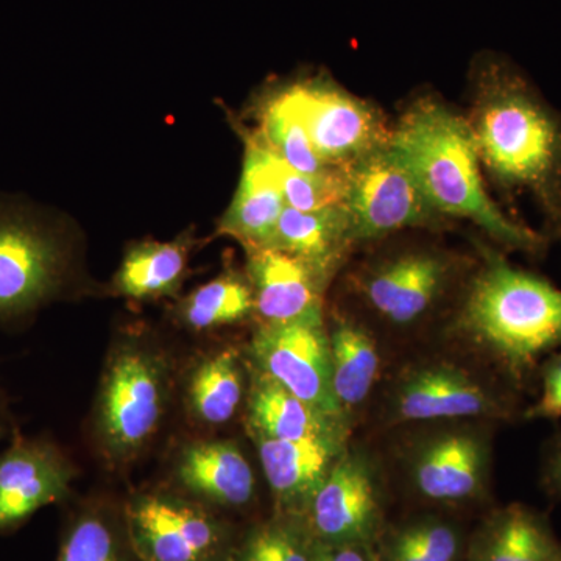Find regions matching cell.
<instances>
[{
	"label": "cell",
	"instance_id": "obj_25",
	"mask_svg": "<svg viewBox=\"0 0 561 561\" xmlns=\"http://www.w3.org/2000/svg\"><path fill=\"white\" fill-rule=\"evenodd\" d=\"M279 161L301 173L343 171L320 160L289 84L268 92L256 106V128L249 130Z\"/></svg>",
	"mask_w": 561,
	"mask_h": 561
},
{
	"label": "cell",
	"instance_id": "obj_24",
	"mask_svg": "<svg viewBox=\"0 0 561 561\" xmlns=\"http://www.w3.org/2000/svg\"><path fill=\"white\" fill-rule=\"evenodd\" d=\"M249 365L241 351L221 348L203 357L186 382V408L203 426L219 427L234 419L249 390Z\"/></svg>",
	"mask_w": 561,
	"mask_h": 561
},
{
	"label": "cell",
	"instance_id": "obj_8",
	"mask_svg": "<svg viewBox=\"0 0 561 561\" xmlns=\"http://www.w3.org/2000/svg\"><path fill=\"white\" fill-rule=\"evenodd\" d=\"M343 205L359 250L400 232L446 234L457 227L427 201L391 142L346 169Z\"/></svg>",
	"mask_w": 561,
	"mask_h": 561
},
{
	"label": "cell",
	"instance_id": "obj_13",
	"mask_svg": "<svg viewBox=\"0 0 561 561\" xmlns=\"http://www.w3.org/2000/svg\"><path fill=\"white\" fill-rule=\"evenodd\" d=\"M245 360L301 400L348 423L332 391L327 316L257 324L247 345Z\"/></svg>",
	"mask_w": 561,
	"mask_h": 561
},
{
	"label": "cell",
	"instance_id": "obj_1",
	"mask_svg": "<svg viewBox=\"0 0 561 561\" xmlns=\"http://www.w3.org/2000/svg\"><path fill=\"white\" fill-rule=\"evenodd\" d=\"M470 242L478 262L432 337L524 397L537 386L541 362L561 350V289L513 264L485 236L471 234Z\"/></svg>",
	"mask_w": 561,
	"mask_h": 561
},
{
	"label": "cell",
	"instance_id": "obj_18",
	"mask_svg": "<svg viewBox=\"0 0 561 561\" xmlns=\"http://www.w3.org/2000/svg\"><path fill=\"white\" fill-rule=\"evenodd\" d=\"M245 157L238 190L219 221L217 232L236 239L243 249H265L278 227L280 214L286 208L275 157L253 138L242 131Z\"/></svg>",
	"mask_w": 561,
	"mask_h": 561
},
{
	"label": "cell",
	"instance_id": "obj_17",
	"mask_svg": "<svg viewBox=\"0 0 561 561\" xmlns=\"http://www.w3.org/2000/svg\"><path fill=\"white\" fill-rule=\"evenodd\" d=\"M249 435L256 446L265 481L275 497L276 513L305 518L321 483L351 442L335 438L275 440Z\"/></svg>",
	"mask_w": 561,
	"mask_h": 561
},
{
	"label": "cell",
	"instance_id": "obj_3",
	"mask_svg": "<svg viewBox=\"0 0 561 561\" xmlns=\"http://www.w3.org/2000/svg\"><path fill=\"white\" fill-rule=\"evenodd\" d=\"M443 236L408 231L362 247L337 278L335 302L381 341L434 335L478 262L472 247L453 249Z\"/></svg>",
	"mask_w": 561,
	"mask_h": 561
},
{
	"label": "cell",
	"instance_id": "obj_33",
	"mask_svg": "<svg viewBox=\"0 0 561 561\" xmlns=\"http://www.w3.org/2000/svg\"><path fill=\"white\" fill-rule=\"evenodd\" d=\"M312 561H379L375 546L327 545L316 541Z\"/></svg>",
	"mask_w": 561,
	"mask_h": 561
},
{
	"label": "cell",
	"instance_id": "obj_10",
	"mask_svg": "<svg viewBox=\"0 0 561 561\" xmlns=\"http://www.w3.org/2000/svg\"><path fill=\"white\" fill-rule=\"evenodd\" d=\"M386 486L381 457L350 442L309 505L306 522L316 541L375 546L386 527Z\"/></svg>",
	"mask_w": 561,
	"mask_h": 561
},
{
	"label": "cell",
	"instance_id": "obj_6",
	"mask_svg": "<svg viewBox=\"0 0 561 561\" xmlns=\"http://www.w3.org/2000/svg\"><path fill=\"white\" fill-rule=\"evenodd\" d=\"M497 424L460 420L398 427L393 467L415 500L437 508L485 504L491 496Z\"/></svg>",
	"mask_w": 561,
	"mask_h": 561
},
{
	"label": "cell",
	"instance_id": "obj_21",
	"mask_svg": "<svg viewBox=\"0 0 561 561\" xmlns=\"http://www.w3.org/2000/svg\"><path fill=\"white\" fill-rule=\"evenodd\" d=\"M465 561H561L548 516L522 502L491 511L468 538Z\"/></svg>",
	"mask_w": 561,
	"mask_h": 561
},
{
	"label": "cell",
	"instance_id": "obj_34",
	"mask_svg": "<svg viewBox=\"0 0 561 561\" xmlns=\"http://www.w3.org/2000/svg\"><path fill=\"white\" fill-rule=\"evenodd\" d=\"M7 411V398L5 394H3V391L0 390V413H3Z\"/></svg>",
	"mask_w": 561,
	"mask_h": 561
},
{
	"label": "cell",
	"instance_id": "obj_27",
	"mask_svg": "<svg viewBox=\"0 0 561 561\" xmlns=\"http://www.w3.org/2000/svg\"><path fill=\"white\" fill-rule=\"evenodd\" d=\"M184 328L195 332L220 330L254 319L253 289L245 272L225 271L192 290L176 308Z\"/></svg>",
	"mask_w": 561,
	"mask_h": 561
},
{
	"label": "cell",
	"instance_id": "obj_26",
	"mask_svg": "<svg viewBox=\"0 0 561 561\" xmlns=\"http://www.w3.org/2000/svg\"><path fill=\"white\" fill-rule=\"evenodd\" d=\"M468 538L456 523L438 515L405 519L379 535V561H465Z\"/></svg>",
	"mask_w": 561,
	"mask_h": 561
},
{
	"label": "cell",
	"instance_id": "obj_23",
	"mask_svg": "<svg viewBox=\"0 0 561 561\" xmlns=\"http://www.w3.org/2000/svg\"><path fill=\"white\" fill-rule=\"evenodd\" d=\"M192 249L194 241L190 234H181L171 242L133 243L114 275L113 289L135 301L175 297L190 271Z\"/></svg>",
	"mask_w": 561,
	"mask_h": 561
},
{
	"label": "cell",
	"instance_id": "obj_12",
	"mask_svg": "<svg viewBox=\"0 0 561 561\" xmlns=\"http://www.w3.org/2000/svg\"><path fill=\"white\" fill-rule=\"evenodd\" d=\"M128 545L139 561H224V524L197 502L162 491L130 497L124 511Z\"/></svg>",
	"mask_w": 561,
	"mask_h": 561
},
{
	"label": "cell",
	"instance_id": "obj_9",
	"mask_svg": "<svg viewBox=\"0 0 561 561\" xmlns=\"http://www.w3.org/2000/svg\"><path fill=\"white\" fill-rule=\"evenodd\" d=\"M69 275L61 232L32 209L0 203V321L22 319L57 300Z\"/></svg>",
	"mask_w": 561,
	"mask_h": 561
},
{
	"label": "cell",
	"instance_id": "obj_16",
	"mask_svg": "<svg viewBox=\"0 0 561 561\" xmlns=\"http://www.w3.org/2000/svg\"><path fill=\"white\" fill-rule=\"evenodd\" d=\"M332 391L343 419L354 427L386 376L382 341L337 302L327 306Z\"/></svg>",
	"mask_w": 561,
	"mask_h": 561
},
{
	"label": "cell",
	"instance_id": "obj_35",
	"mask_svg": "<svg viewBox=\"0 0 561 561\" xmlns=\"http://www.w3.org/2000/svg\"><path fill=\"white\" fill-rule=\"evenodd\" d=\"M3 435H5V427L0 424V440H2Z\"/></svg>",
	"mask_w": 561,
	"mask_h": 561
},
{
	"label": "cell",
	"instance_id": "obj_14",
	"mask_svg": "<svg viewBox=\"0 0 561 561\" xmlns=\"http://www.w3.org/2000/svg\"><path fill=\"white\" fill-rule=\"evenodd\" d=\"M76 476V465L57 443L14 430L0 454V535L65 500Z\"/></svg>",
	"mask_w": 561,
	"mask_h": 561
},
{
	"label": "cell",
	"instance_id": "obj_19",
	"mask_svg": "<svg viewBox=\"0 0 561 561\" xmlns=\"http://www.w3.org/2000/svg\"><path fill=\"white\" fill-rule=\"evenodd\" d=\"M265 249H275L311 265L331 286L359 251L345 205L316 210L286 206Z\"/></svg>",
	"mask_w": 561,
	"mask_h": 561
},
{
	"label": "cell",
	"instance_id": "obj_5",
	"mask_svg": "<svg viewBox=\"0 0 561 561\" xmlns=\"http://www.w3.org/2000/svg\"><path fill=\"white\" fill-rule=\"evenodd\" d=\"M524 397L470 357L435 343L386 371L373 398L383 431L438 421H523Z\"/></svg>",
	"mask_w": 561,
	"mask_h": 561
},
{
	"label": "cell",
	"instance_id": "obj_2",
	"mask_svg": "<svg viewBox=\"0 0 561 561\" xmlns=\"http://www.w3.org/2000/svg\"><path fill=\"white\" fill-rule=\"evenodd\" d=\"M470 125L483 175L537 202L561 239V116L508 58L481 51L468 76Z\"/></svg>",
	"mask_w": 561,
	"mask_h": 561
},
{
	"label": "cell",
	"instance_id": "obj_22",
	"mask_svg": "<svg viewBox=\"0 0 561 561\" xmlns=\"http://www.w3.org/2000/svg\"><path fill=\"white\" fill-rule=\"evenodd\" d=\"M175 476L184 490L219 507H243L256 493L253 467L232 440H201L184 446L176 459Z\"/></svg>",
	"mask_w": 561,
	"mask_h": 561
},
{
	"label": "cell",
	"instance_id": "obj_4",
	"mask_svg": "<svg viewBox=\"0 0 561 561\" xmlns=\"http://www.w3.org/2000/svg\"><path fill=\"white\" fill-rule=\"evenodd\" d=\"M391 146L446 219L470 221L505 251L541 256L548 249V234L513 220L491 198L467 117L437 94L423 92L405 103Z\"/></svg>",
	"mask_w": 561,
	"mask_h": 561
},
{
	"label": "cell",
	"instance_id": "obj_11",
	"mask_svg": "<svg viewBox=\"0 0 561 561\" xmlns=\"http://www.w3.org/2000/svg\"><path fill=\"white\" fill-rule=\"evenodd\" d=\"M309 138L324 164L348 169L391 142L393 122L376 103L343 88L328 76L305 77L289 84Z\"/></svg>",
	"mask_w": 561,
	"mask_h": 561
},
{
	"label": "cell",
	"instance_id": "obj_31",
	"mask_svg": "<svg viewBox=\"0 0 561 561\" xmlns=\"http://www.w3.org/2000/svg\"><path fill=\"white\" fill-rule=\"evenodd\" d=\"M538 400L524 409L523 421L561 419V350L546 357L538 368Z\"/></svg>",
	"mask_w": 561,
	"mask_h": 561
},
{
	"label": "cell",
	"instance_id": "obj_15",
	"mask_svg": "<svg viewBox=\"0 0 561 561\" xmlns=\"http://www.w3.org/2000/svg\"><path fill=\"white\" fill-rule=\"evenodd\" d=\"M245 273L253 289L257 324L327 316V295L332 286L306 262L275 249L247 250Z\"/></svg>",
	"mask_w": 561,
	"mask_h": 561
},
{
	"label": "cell",
	"instance_id": "obj_29",
	"mask_svg": "<svg viewBox=\"0 0 561 561\" xmlns=\"http://www.w3.org/2000/svg\"><path fill=\"white\" fill-rule=\"evenodd\" d=\"M275 164L280 192L289 208L316 210L345 203L346 169L327 173H301L294 171L276 157Z\"/></svg>",
	"mask_w": 561,
	"mask_h": 561
},
{
	"label": "cell",
	"instance_id": "obj_30",
	"mask_svg": "<svg viewBox=\"0 0 561 561\" xmlns=\"http://www.w3.org/2000/svg\"><path fill=\"white\" fill-rule=\"evenodd\" d=\"M57 561H127L119 535L99 511L81 513L66 534Z\"/></svg>",
	"mask_w": 561,
	"mask_h": 561
},
{
	"label": "cell",
	"instance_id": "obj_32",
	"mask_svg": "<svg viewBox=\"0 0 561 561\" xmlns=\"http://www.w3.org/2000/svg\"><path fill=\"white\" fill-rule=\"evenodd\" d=\"M540 478L549 496L561 501V431L553 434L542 448Z\"/></svg>",
	"mask_w": 561,
	"mask_h": 561
},
{
	"label": "cell",
	"instance_id": "obj_7",
	"mask_svg": "<svg viewBox=\"0 0 561 561\" xmlns=\"http://www.w3.org/2000/svg\"><path fill=\"white\" fill-rule=\"evenodd\" d=\"M172 393L168 354L142 335L114 343L103 367L94 409V437L111 468L146 453L161 430Z\"/></svg>",
	"mask_w": 561,
	"mask_h": 561
},
{
	"label": "cell",
	"instance_id": "obj_20",
	"mask_svg": "<svg viewBox=\"0 0 561 561\" xmlns=\"http://www.w3.org/2000/svg\"><path fill=\"white\" fill-rule=\"evenodd\" d=\"M249 375L245 398V426L249 434L275 440H351L353 427L345 421L301 400L250 365Z\"/></svg>",
	"mask_w": 561,
	"mask_h": 561
},
{
	"label": "cell",
	"instance_id": "obj_28",
	"mask_svg": "<svg viewBox=\"0 0 561 561\" xmlns=\"http://www.w3.org/2000/svg\"><path fill=\"white\" fill-rule=\"evenodd\" d=\"M316 538L305 516L276 513L247 535L232 561H312Z\"/></svg>",
	"mask_w": 561,
	"mask_h": 561
}]
</instances>
